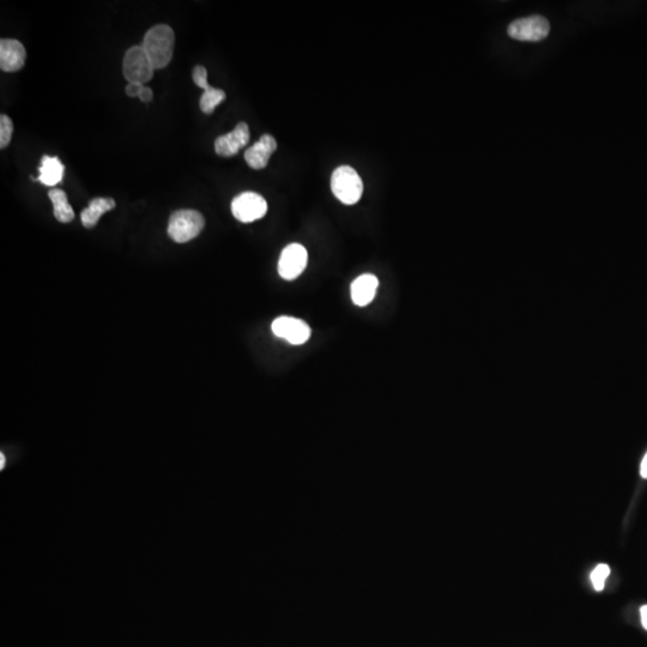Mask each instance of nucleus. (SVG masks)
<instances>
[{"instance_id":"1","label":"nucleus","mask_w":647,"mask_h":647,"mask_svg":"<svg viewBox=\"0 0 647 647\" xmlns=\"http://www.w3.org/2000/svg\"><path fill=\"white\" fill-rule=\"evenodd\" d=\"M175 34L167 24H157L147 30L143 39L142 47L152 60L155 70L163 69L170 64L174 53Z\"/></svg>"},{"instance_id":"2","label":"nucleus","mask_w":647,"mask_h":647,"mask_svg":"<svg viewBox=\"0 0 647 647\" xmlns=\"http://www.w3.org/2000/svg\"><path fill=\"white\" fill-rule=\"evenodd\" d=\"M331 189L340 202L353 205L362 197L363 181L353 167L340 165L331 176Z\"/></svg>"},{"instance_id":"3","label":"nucleus","mask_w":647,"mask_h":647,"mask_svg":"<svg viewBox=\"0 0 647 647\" xmlns=\"http://www.w3.org/2000/svg\"><path fill=\"white\" fill-rule=\"evenodd\" d=\"M204 225L205 220L197 210H178L170 216L168 235L175 243H189L201 234Z\"/></svg>"},{"instance_id":"4","label":"nucleus","mask_w":647,"mask_h":647,"mask_svg":"<svg viewBox=\"0 0 647 647\" xmlns=\"http://www.w3.org/2000/svg\"><path fill=\"white\" fill-rule=\"evenodd\" d=\"M123 72L129 83H139L144 85L145 83L152 81L155 68L142 45L131 47L125 53Z\"/></svg>"},{"instance_id":"5","label":"nucleus","mask_w":647,"mask_h":647,"mask_svg":"<svg viewBox=\"0 0 647 647\" xmlns=\"http://www.w3.org/2000/svg\"><path fill=\"white\" fill-rule=\"evenodd\" d=\"M551 32L549 21L541 14H533L515 19L509 25L507 34L514 40L523 42H540Z\"/></svg>"},{"instance_id":"6","label":"nucleus","mask_w":647,"mask_h":647,"mask_svg":"<svg viewBox=\"0 0 647 647\" xmlns=\"http://www.w3.org/2000/svg\"><path fill=\"white\" fill-rule=\"evenodd\" d=\"M232 212L240 222L251 223L267 215V202L259 193H240L232 202Z\"/></svg>"},{"instance_id":"7","label":"nucleus","mask_w":647,"mask_h":647,"mask_svg":"<svg viewBox=\"0 0 647 647\" xmlns=\"http://www.w3.org/2000/svg\"><path fill=\"white\" fill-rule=\"evenodd\" d=\"M307 249L300 243H290L280 253L278 274L285 280H294L306 270Z\"/></svg>"},{"instance_id":"8","label":"nucleus","mask_w":647,"mask_h":647,"mask_svg":"<svg viewBox=\"0 0 647 647\" xmlns=\"http://www.w3.org/2000/svg\"><path fill=\"white\" fill-rule=\"evenodd\" d=\"M272 332L276 337L289 342L290 345H301L311 337V327L307 322L293 317H278L272 322Z\"/></svg>"},{"instance_id":"9","label":"nucleus","mask_w":647,"mask_h":647,"mask_svg":"<svg viewBox=\"0 0 647 647\" xmlns=\"http://www.w3.org/2000/svg\"><path fill=\"white\" fill-rule=\"evenodd\" d=\"M251 134L246 123H239L230 134L216 138L215 152L220 157L236 155L243 147L247 145Z\"/></svg>"},{"instance_id":"10","label":"nucleus","mask_w":647,"mask_h":647,"mask_svg":"<svg viewBox=\"0 0 647 647\" xmlns=\"http://www.w3.org/2000/svg\"><path fill=\"white\" fill-rule=\"evenodd\" d=\"M27 52L23 45L14 39L0 41V69L4 72H16L23 68Z\"/></svg>"},{"instance_id":"11","label":"nucleus","mask_w":647,"mask_h":647,"mask_svg":"<svg viewBox=\"0 0 647 647\" xmlns=\"http://www.w3.org/2000/svg\"><path fill=\"white\" fill-rule=\"evenodd\" d=\"M277 150V142L271 134H263L254 145L245 152V160L252 170H263L267 167L271 155Z\"/></svg>"},{"instance_id":"12","label":"nucleus","mask_w":647,"mask_h":647,"mask_svg":"<svg viewBox=\"0 0 647 647\" xmlns=\"http://www.w3.org/2000/svg\"><path fill=\"white\" fill-rule=\"evenodd\" d=\"M378 287H379V280L377 276L372 275V274L358 276L350 287L353 305H356L358 307L368 306L376 298Z\"/></svg>"},{"instance_id":"13","label":"nucleus","mask_w":647,"mask_h":647,"mask_svg":"<svg viewBox=\"0 0 647 647\" xmlns=\"http://www.w3.org/2000/svg\"><path fill=\"white\" fill-rule=\"evenodd\" d=\"M40 175L37 178V181H40L45 186H55L60 184L61 180L64 178L65 167L60 162L58 157L43 156L41 160V165L39 167Z\"/></svg>"},{"instance_id":"14","label":"nucleus","mask_w":647,"mask_h":647,"mask_svg":"<svg viewBox=\"0 0 647 647\" xmlns=\"http://www.w3.org/2000/svg\"><path fill=\"white\" fill-rule=\"evenodd\" d=\"M115 207V201L112 198H94L89 203V207L83 210L81 214V220L83 225L90 229L97 225L101 216L106 212L113 210Z\"/></svg>"},{"instance_id":"15","label":"nucleus","mask_w":647,"mask_h":647,"mask_svg":"<svg viewBox=\"0 0 647 647\" xmlns=\"http://www.w3.org/2000/svg\"><path fill=\"white\" fill-rule=\"evenodd\" d=\"M48 197L51 199L54 207V216L57 220L61 223H69L74 220V212L68 201V194L60 189H52L48 192Z\"/></svg>"},{"instance_id":"16","label":"nucleus","mask_w":647,"mask_h":647,"mask_svg":"<svg viewBox=\"0 0 647 647\" xmlns=\"http://www.w3.org/2000/svg\"><path fill=\"white\" fill-rule=\"evenodd\" d=\"M225 97H227V95L222 89L212 87L207 88V90H204L202 96H201L199 107H201L203 113L212 114V112L216 110V107L225 101Z\"/></svg>"},{"instance_id":"17","label":"nucleus","mask_w":647,"mask_h":647,"mask_svg":"<svg viewBox=\"0 0 647 647\" xmlns=\"http://www.w3.org/2000/svg\"><path fill=\"white\" fill-rule=\"evenodd\" d=\"M14 134V124L12 120L8 115H0V147L5 149L9 145L10 141Z\"/></svg>"},{"instance_id":"18","label":"nucleus","mask_w":647,"mask_h":647,"mask_svg":"<svg viewBox=\"0 0 647 647\" xmlns=\"http://www.w3.org/2000/svg\"><path fill=\"white\" fill-rule=\"evenodd\" d=\"M609 574H610L609 566L606 565V564H599L597 566L593 574H591V582H593V588H596V591H602L604 588L606 579L609 577Z\"/></svg>"},{"instance_id":"19","label":"nucleus","mask_w":647,"mask_h":647,"mask_svg":"<svg viewBox=\"0 0 647 647\" xmlns=\"http://www.w3.org/2000/svg\"><path fill=\"white\" fill-rule=\"evenodd\" d=\"M193 82L197 85V87L202 88L204 90H207V88L212 87L209 83H207V71L204 66L202 65H197L194 66L192 72Z\"/></svg>"},{"instance_id":"20","label":"nucleus","mask_w":647,"mask_h":647,"mask_svg":"<svg viewBox=\"0 0 647 647\" xmlns=\"http://www.w3.org/2000/svg\"><path fill=\"white\" fill-rule=\"evenodd\" d=\"M143 88H144V85L139 84V83H129L125 88V92H126L127 96L139 97V94L142 92Z\"/></svg>"},{"instance_id":"21","label":"nucleus","mask_w":647,"mask_h":647,"mask_svg":"<svg viewBox=\"0 0 647 647\" xmlns=\"http://www.w3.org/2000/svg\"><path fill=\"white\" fill-rule=\"evenodd\" d=\"M152 97H154V92H152V89L144 85V88L142 89V92H141V94H139V99H141V101L150 102L152 100Z\"/></svg>"},{"instance_id":"22","label":"nucleus","mask_w":647,"mask_h":647,"mask_svg":"<svg viewBox=\"0 0 647 647\" xmlns=\"http://www.w3.org/2000/svg\"><path fill=\"white\" fill-rule=\"evenodd\" d=\"M640 615H641V622H643L644 628L647 630V606H641Z\"/></svg>"},{"instance_id":"23","label":"nucleus","mask_w":647,"mask_h":647,"mask_svg":"<svg viewBox=\"0 0 647 647\" xmlns=\"http://www.w3.org/2000/svg\"><path fill=\"white\" fill-rule=\"evenodd\" d=\"M640 475H641L644 478H647V453L645 455V457H644L643 462H641Z\"/></svg>"},{"instance_id":"24","label":"nucleus","mask_w":647,"mask_h":647,"mask_svg":"<svg viewBox=\"0 0 647 647\" xmlns=\"http://www.w3.org/2000/svg\"><path fill=\"white\" fill-rule=\"evenodd\" d=\"M5 465V455L1 453L0 455V469H4Z\"/></svg>"}]
</instances>
